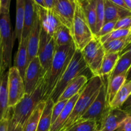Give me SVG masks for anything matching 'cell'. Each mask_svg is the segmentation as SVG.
<instances>
[{"label": "cell", "instance_id": "21", "mask_svg": "<svg viewBox=\"0 0 131 131\" xmlns=\"http://www.w3.org/2000/svg\"><path fill=\"white\" fill-rule=\"evenodd\" d=\"M80 1L84 16L93 35H96V25H97V14L96 6L97 0H84Z\"/></svg>", "mask_w": 131, "mask_h": 131}, {"label": "cell", "instance_id": "48", "mask_svg": "<svg viewBox=\"0 0 131 131\" xmlns=\"http://www.w3.org/2000/svg\"><path fill=\"white\" fill-rule=\"evenodd\" d=\"M0 6H1V0H0Z\"/></svg>", "mask_w": 131, "mask_h": 131}, {"label": "cell", "instance_id": "23", "mask_svg": "<svg viewBox=\"0 0 131 131\" xmlns=\"http://www.w3.org/2000/svg\"><path fill=\"white\" fill-rule=\"evenodd\" d=\"M54 103L50 98L46 101L37 131H49L52 125V111Z\"/></svg>", "mask_w": 131, "mask_h": 131}, {"label": "cell", "instance_id": "12", "mask_svg": "<svg viewBox=\"0 0 131 131\" xmlns=\"http://www.w3.org/2000/svg\"><path fill=\"white\" fill-rule=\"evenodd\" d=\"M75 9V0H56L52 11L61 25L72 33ZM72 35V34H71Z\"/></svg>", "mask_w": 131, "mask_h": 131}, {"label": "cell", "instance_id": "20", "mask_svg": "<svg viewBox=\"0 0 131 131\" xmlns=\"http://www.w3.org/2000/svg\"><path fill=\"white\" fill-rule=\"evenodd\" d=\"M79 93H78L74 97H72L71 99L68 100L63 111H61L56 121L51 125L49 131H62L65 125V123L67 121L70 114L72 112L75 102L79 97Z\"/></svg>", "mask_w": 131, "mask_h": 131}, {"label": "cell", "instance_id": "33", "mask_svg": "<svg viewBox=\"0 0 131 131\" xmlns=\"http://www.w3.org/2000/svg\"><path fill=\"white\" fill-rule=\"evenodd\" d=\"M131 34V29H115L109 34L99 38L100 42L103 44L106 42H110L114 40L119 39L129 36Z\"/></svg>", "mask_w": 131, "mask_h": 131}, {"label": "cell", "instance_id": "3", "mask_svg": "<svg viewBox=\"0 0 131 131\" xmlns=\"http://www.w3.org/2000/svg\"><path fill=\"white\" fill-rule=\"evenodd\" d=\"M10 0H1L0 40L2 49V73L12 67V54L15 42L10 17Z\"/></svg>", "mask_w": 131, "mask_h": 131}, {"label": "cell", "instance_id": "47", "mask_svg": "<svg viewBox=\"0 0 131 131\" xmlns=\"http://www.w3.org/2000/svg\"><path fill=\"white\" fill-rule=\"evenodd\" d=\"M129 11L131 12V0H124Z\"/></svg>", "mask_w": 131, "mask_h": 131}, {"label": "cell", "instance_id": "45", "mask_svg": "<svg viewBox=\"0 0 131 131\" xmlns=\"http://www.w3.org/2000/svg\"><path fill=\"white\" fill-rule=\"evenodd\" d=\"M2 65H3L2 49H1V40H0V74H2Z\"/></svg>", "mask_w": 131, "mask_h": 131}, {"label": "cell", "instance_id": "11", "mask_svg": "<svg viewBox=\"0 0 131 131\" xmlns=\"http://www.w3.org/2000/svg\"><path fill=\"white\" fill-rule=\"evenodd\" d=\"M45 74L38 58L35 57L29 63L23 81L26 94H30L42 81Z\"/></svg>", "mask_w": 131, "mask_h": 131}, {"label": "cell", "instance_id": "17", "mask_svg": "<svg viewBox=\"0 0 131 131\" xmlns=\"http://www.w3.org/2000/svg\"><path fill=\"white\" fill-rule=\"evenodd\" d=\"M24 6V27L22 38H28L34 23L37 14V6L34 0H26ZM22 40V39H21Z\"/></svg>", "mask_w": 131, "mask_h": 131}, {"label": "cell", "instance_id": "32", "mask_svg": "<svg viewBox=\"0 0 131 131\" xmlns=\"http://www.w3.org/2000/svg\"><path fill=\"white\" fill-rule=\"evenodd\" d=\"M99 124L95 121L87 120L74 124L65 131H99Z\"/></svg>", "mask_w": 131, "mask_h": 131}, {"label": "cell", "instance_id": "25", "mask_svg": "<svg viewBox=\"0 0 131 131\" xmlns=\"http://www.w3.org/2000/svg\"><path fill=\"white\" fill-rule=\"evenodd\" d=\"M24 6H25L24 0H17L16 21H15L14 36H15V38H17L18 40L19 43H20L21 41L23 27H24Z\"/></svg>", "mask_w": 131, "mask_h": 131}, {"label": "cell", "instance_id": "46", "mask_svg": "<svg viewBox=\"0 0 131 131\" xmlns=\"http://www.w3.org/2000/svg\"><path fill=\"white\" fill-rule=\"evenodd\" d=\"M131 81V66L126 74V81Z\"/></svg>", "mask_w": 131, "mask_h": 131}, {"label": "cell", "instance_id": "6", "mask_svg": "<svg viewBox=\"0 0 131 131\" xmlns=\"http://www.w3.org/2000/svg\"><path fill=\"white\" fill-rule=\"evenodd\" d=\"M72 37L75 49L81 51L95 37L84 16L79 0H75V9Z\"/></svg>", "mask_w": 131, "mask_h": 131}, {"label": "cell", "instance_id": "35", "mask_svg": "<svg viewBox=\"0 0 131 131\" xmlns=\"http://www.w3.org/2000/svg\"><path fill=\"white\" fill-rule=\"evenodd\" d=\"M67 101V100L58 101L56 103H55L54 104L52 111V124H53V123L56 121V119L58 118L59 115H60L61 111H63V108L65 107Z\"/></svg>", "mask_w": 131, "mask_h": 131}, {"label": "cell", "instance_id": "15", "mask_svg": "<svg viewBox=\"0 0 131 131\" xmlns=\"http://www.w3.org/2000/svg\"><path fill=\"white\" fill-rule=\"evenodd\" d=\"M42 26L38 15V10L35 19L34 23L31 28L28 39V63L30 62L33 58L37 57L38 54V44H39L40 35Z\"/></svg>", "mask_w": 131, "mask_h": 131}, {"label": "cell", "instance_id": "8", "mask_svg": "<svg viewBox=\"0 0 131 131\" xmlns=\"http://www.w3.org/2000/svg\"><path fill=\"white\" fill-rule=\"evenodd\" d=\"M110 107V105L107 101V82L104 80L97 97L84 115L75 123L92 120L97 122L99 124L101 119Z\"/></svg>", "mask_w": 131, "mask_h": 131}, {"label": "cell", "instance_id": "16", "mask_svg": "<svg viewBox=\"0 0 131 131\" xmlns=\"http://www.w3.org/2000/svg\"><path fill=\"white\" fill-rule=\"evenodd\" d=\"M28 37L22 38L20 42L19 43V47L14 59V67L17 69L23 79L29 64L28 56Z\"/></svg>", "mask_w": 131, "mask_h": 131}, {"label": "cell", "instance_id": "50", "mask_svg": "<svg viewBox=\"0 0 131 131\" xmlns=\"http://www.w3.org/2000/svg\"><path fill=\"white\" fill-rule=\"evenodd\" d=\"M99 131H100V130H99Z\"/></svg>", "mask_w": 131, "mask_h": 131}, {"label": "cell", "instance_id": "14", "mask_svg": "<svg viewBox=\"0 0 131 131\" xmlns=\"http://www.w3.org/2000/svg\"><path fill=\"white\" fill-rule=\"evenodd\" d=\"M37 6L42 28L52 37L61 26V23L58 20L52 10L43 8L37 5Z\"/></svg>", "mask_w": 131, "mask_h": 131}, {"label": "cell", "instance_id": "39", "mask_svg": "<svg viewBox=\"0 0 131 131\" xmlns=\"http://www.w3.org/2000/svg\"><path fill=\"white\" fill-rule=\"evenodd\" d=\"M115 131H131V115L128 116Z\"/></svg>", "mask_w": 131, "mask_h": 131}, {"label": "cell", "instance_id": "40", "mask_svg": "<svg viewBox=\"0 0 131 131\" xmlns=\"http://www.w3.org/2000/svg\"><path fill=\"white\" fill-rule=\"evenodd\" d=\"M121 110H124V111H126L127 113H128L129 114H131V94L129 96V98L127 99L126 101L125 102V103L122 105V106L121 107Z\"/></svg>", "mask_w": 131, "mask_h": 131}, {"label": "cell", "instance_id": "31", "mask_svg": "<svg viewBox=\"0 0 131 131\" xmlns=\"http://www.w3.org/2000/svg\"><path fill=\"white\" fill-rule=\"evenodd\" d=\"M52 38L54 40L56 47H61L74 43L70 30L63 25L58 29Z\"/></svg>", "mask_w": 131, "mask_h": 131}, {"label": "cell", "instance_id": "24", "mask_svg": "<svg viewBox=\"0 0 131 131\" xmlns=\"http://www.w3.org/2000/svg\"><path fill=\"white\" fill-rule=\"evenodd\" d=\"M126 74L127 73L120 74L107 81V101L109 105L120 88L126 82Z\"/></svg>", "mask_w": 131, "mask_h": 131}, {"label": "cell", "instance_id": "41", "mask_svg": "<svg viewBox=\"0 0 131 131\" xmlns=\"http://www.w3.org/2000/svg\"><path fill=\"white\" fill-rule=\"evenodd\" d=\"M111 1H112L115 5H116V6H119L120 8H122L124 9V10L130 12L129 10V9H128L127 6L124 0H118V1H116V0H111Z\"/></svg>", "mask_w": 131, "mask_h": 131}, {"label": "cell", "instance_id": "1", "mask_svg": "<svg viewBox=\"0 0 131 131\" xmlns=\"http://www.w3.org/2000/svg\"><path fill=\"white\" fill-rule=\"evenodd\" d=\"M75 50L74 43L56 47L52 63L43 79V101L49 98L50 95L66 70Z\"/></svg>", "mask_w": 131, "mask_h": 131}, {"label": "cell", "instance_id": "49", "mask_svg": "<svg viewBox=\"0 0 131 131\" xmlns=\"http://www.w3.org/2000/svg\"><path fill=\"white\" fill-rule=\"evenodd\" d=\"M130 115H131V114H130Z\"/></svg>", "mask_w": 131, "mask_h": 131}, {"label": "cell", "instance_id": "27", "mask_svg": "<svg viewBox=\"0 0 131 131\" xmlns=\"http://www.w3.org/2000/svg\"><path fill=\"white\" fill-rule=\"evenodd\" d=\"M45 104L46 101H42L37 106L23 126V131H37Z\"/></svg>", "mask_w": 131, "mask_h": 131}, {"label": "cell", "instance_id": "30", "mask_svg": "<svg viewBox=\"0 0 131 131\" xmlns=\"http://www.w3.org/2000/svg\"><path fill=\"white\" fill-rule=\"evenodd\" d=\"M131 66V56L125 53L120 56L115 68L109 76L107 77V81H110L116 75L127 72Z\"/></svg>", "mask_w": 131, "mask_h": 131}, {"label": "cell", "instance_id": "28", "mask_svg": "<svg viewBox=\"0 0 131 131\" xmlns=\"http://www.w3.org/2000/svg\"><path fill=\"white\" fill-rule=\"evenodd\" d=\"M119 58V53L105 54L99 72V76L101 78L109 76L115 68Z\"/></svg>", "mask_w": 131, "mask_h": 131}, {"label": "cell", "instance_id": "29", "mask_svg": "<svg viewBox=\"0 0 131 131\" xmlns=\"http://www.w3.org/2000/svg\"><path fill=\"white\" fill-rule=\"evenodd\" d=\"M131 42V34L129 36L103 43L105 53H120Z\"/></svg>", "mask_w": 131, "mask_h": 131}, {"label": "cell", "instance_id": "2", "mask_svg": "<svg viewBox=\"0 0 131 131\" xmlns=\"http://www.w3.org/2000/svg\"><path fill=\"white\" fill-rule=\"evenodd\" d=\"M104 82V77L93 75L80 92L72 112L65 123L62 131H65L74 125L84 114L99 93Z\"/></svg>", "mask_w": 131, "mask_h": 131}, {"label": "cell", "instance_id": "36", "mask_svg": "<svg viewBox=\"0 0 131 131\" xmlns=\"http://www.w3.org/2000/svg\"><path fill=\"white\" fill-rule=\"evenodd\" d=\"M116 23V21H111L104 23L95 37H96L97 38H100L101 37H104V36L111 33V31H113L115 29Z\"/></svg>", "mask_w": 131, "mask_h": 131}, {"label": "cell", "instance_id": "38", "mask_svg": "<svg viewBox=\"0 0 131 131\" xmlns=\"http://www.w3.org/2000/svg\"><path fill=\"white\" fill-rule=\"evenodd\" d=\"M8 124L6 131H23V127L20 125L16 124L12 121L11 118V108H9L8 112Z\"/></svg>", "mask_w": 131, "mask_h": 131}, {"label": "cell", "instance_id": "19", "mask_svg": "<svg viewBox=\"0 0 131 131\" xmlns=\"http://www.w3.org/2000/svg\"><path fill=\"white\" fill-rule=\"evenodd\" d=\"M8 75V70L0 74V121L6 118L9 110Z\"/></svg>", "mask_w": 131, "mask_h": 131}, {"label": "cell", "instance_id": "7", "mask_svg": "<svg viewBox=\"0 0 131 131\" xmlns=\"http://www.w3.org/2000/svg\"><path fill=\"white\" fill-rule=\"evenodd\" d=\"M82 55L88 69L93 75H98L105 51L99 39L94 37L81 51Z\"/></svg>", "mask_w": 131, "mask_h": 131}, {"label": "cell", "instance_id": "5", "mask_svg": "<svg viewBox=\"0 0 131 131\" xmlns=\"http://www.w3.org/2000/svg\"><path fill=\"white\" fill-rule=\"evenodd\" d=\"M42 93L43 80L31 93H25L23 99L14 107H11V118L12 121L23 127L37 106L40 102L43 101L42 99Z\"/></svg>", "mask_w": 131, "mask_h": 131}, {"label": "cell", "instance_id": "44", "mask_svg": "<svg viewBox=\"0 0 131 131\" xmlns=\"http://www.w3.org/2000/svg\"><path fill=\"white\" fill-rule=\"evenodd\" d=\"M125 53L129 54V55H130L131 56V42L129 45H128L126 47H125V49H124V50H123L122 51V52H120V53H119V56H122V55Z\"/></svg>", "mask_w": 131, "mask_h": 131}, {"label": "cell", "instance_id": "37", "mask_svg": "<svg viewBox=\"0 0 131 131\" xmlns=\"http://www.w3.org/2000/svg\"><path fill=\"white\" fill-rule=\"evenodd\" d=\"M115 29H131V15L117 20L114 30Z\"/></svg>", "mask_w": 131, "mask_h": 131}, {"label": "cell", "instance_id": "9", "mask_svg": "<svg viewBox=\"0 0 131 131\" xmlns=\"http://www.w3.org/2000/svg\"><path fill=\"white\" fill-rule=\"evenodd\" d=\"M56 48L54 38L43 28H41L37 57L39 59L45 74L47 73L51 67Z\"/></svg>", "mask_w": 131, "mask_h": 131}, {"label": "cell", "instance_id": "4", "mask_svg": "<svg viewBox=\"0 0 131 131\" xmlns=\"http://www.w3.org/2000/svg\"><path fill=\"white\" fill-rule=\"evenodd\" d=\"M87 69L88 67L84 61L81 51L76 49L66 70L50 95L49 98L52 102L56 103L67 86L75 78L82 75Z\"/></svg>", "mask_w": 131, "mask_h": 131}, {"label": "cell", "instance_id": "43", "mask_svg": "<svg viewBox=\"0 0 131 131\" xmlns=\"http://www.w3.org/2000/svg\"><path fill=\"white\" fill-rule=\"evenodd\" d=\"M56 0H44L45 8L48 10H52L54 6Z\"/></svg>", "mask_w": 131, "mask_h": 131}, {"label": "cell", "instance_id": "42", "mask_svg": "<svg viewBox=\"0 0 131 131\" xmlns=\"http://www.w3.org/2000/svg\"><path fill=\"white\" fill-rule=\"evenodd\" d=\"M8 124V118L7 116L6 118L0 121V131H6Z\"/></svg>", "mask_w": 131, "mask_h": 131}, {"label": "cell", "instance_id": "13", "mask_svg": "<svg viewBox=\"0 0 131 131\" xmlns=\"http://www.w3.org/2000/svg\"><path fill=\"white\" fill-rule=\"evenodd\" d=\"M130 115V114L121 109H112L110 107L99 122V130L115 131L120 124Z\"/></svg>", "mask_w": 131, "mask_h": 131}, {"label": "cell", "instance_id": "18", "mask_svg": "<svg viewBox=\"0 0 131 131\" xmlns=\"http://www.w3.org/2000/svg\"><path fill=\"white\" fill-rule=\"evenodd\" d=\"M104 23L117 21L122 18L131 15V12L116 6L111 0H104Z\"/></svg>", "mask_w": 131, "mask_h": 131}, {"label": "cell", "instance_id": "34", "mask_svg": "<svg viewBox=\"0 0 131 131\" xmlns=\"http://www.w3.org/2000/svg\"><path fill=\"white\" fill-rule=\"evenodd\" d=\"M96 14H97V25H96V35H97V33L99 31L101 28L104 24V0H97Z\"/></svg>", "mask_w": 131, "mask_h": 131}, {"label": "cell", "instance_id": "26", "mask_svg": "<svg viewBox=\"0 0 131 131\" xmlns=\"http://www.w3.org/2000/svg\"><path fill=\"white\" fill-rule=\"evenodd\" d=\"M131 94V81H126L110 104L112 109H120Z\"/></svg>", "mask_w": 131, "mask_h": 131}, {"label": "cell", "instance_id": "10", "mask_svg": "<svg viewBox=\"0 0 131 131\" xmlns=\"http://www.w3.org/2000/svg\"><path fill=\"white\" fill-rule=\"evenodd\" d=\"M8 93L9 108L14 107L25 95L24 81L14 66L8 69Z\"/></svg>", "mask_w": 131, "mask_h": 131}, {"label": "cell", "instance_id": "22", "mask_svg": "<svg viewBox=\"0 0 131 131\" xmlns=\"http://www.w3.org/2000/svg\"><path fill=\"white\" fill-rule=\"evenodd\" d=\"M87 83H88V79L86 76L84 75L78 76L67 86L59 98L58 101H64V100L68 101L74 95L80 93Z\"/></svg>", "mask_w": 131, "mask_h": 131}]
</instances>
